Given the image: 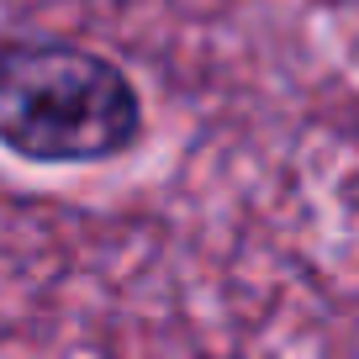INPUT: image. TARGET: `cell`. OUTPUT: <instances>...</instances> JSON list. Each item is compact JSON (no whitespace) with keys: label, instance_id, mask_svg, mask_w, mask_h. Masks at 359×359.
Listing matches in <instances>:
<instances>
[{"label":"cell","instance_id":"1","mask_svg":"<svg viewBox=\"0 0 359 359\" xmlns=\"http://www.w3.org/2000/svg\"><path fill=\"white\" fill-rule=\"evenodd\" d=\"M143 137V95L116 58L64 37H11L0 58V143L27 164H111Z\"/></svg>","mask_w":359,"mask_h":359}]
</instances>
